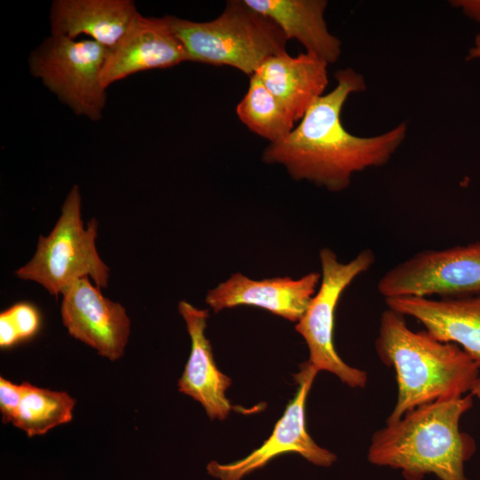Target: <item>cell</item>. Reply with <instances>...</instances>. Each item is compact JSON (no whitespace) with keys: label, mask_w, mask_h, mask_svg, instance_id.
Listing matches in <instances>:
<instances>
[{"label":"cell","mask_w":480,"mask_h":480,"mask_svg":"<svg viewBox=\"0 0 480 480\" xmlns=\"http://www.w3.org/2000/svg\"><path fill=\"white\" fill-rule=\"evenodd\" d=\"M167 19L188 61L229 66L251 76L270 57L287 53L283 30L244 0L228 1L221 14L210 21Z\"/></svg>","instance_id":"277c9868"},{"label":"cell","mask_w":480,"mask_h":480,"mask_svg":"<svg viewBox=\"0 0 480 480\" xmlns=\"http://www.w3.org/2000/svg\"><path fill=\"white\" fill-rule=\"evenodd\" d=\"M333 90L319 97L284 140L269 143L262 155L268 164H283L296 180H306L337 192L352 176L386 164L404 140L406 123L372 137H359L341 123L342 108L354 92L366 88L363 75L351 68L335 73Z\"/></svg>","instance_id":"6da1fadb"},{"label":"cell","mask_w":480,"mask_h":480,"mask_svg":"<svg viewBox=\"0 0 480 480\" xmlns=\"http://www.w3.org/2000/svg\"><path fill=\"white\" fill-rule=\"evenodd\" d=\"M480 59V32L476 35L474 45L468 50L466 60Z\"/></svg>","instance_id":"603a6c76"},{"label":"cell","mask_w":480,"mask_h":480,"mask_svg":"<svg viewBox=\"0 0 480 480\" xmlns=\"http://www.w3.org/2000/svg\"><path fill=\"white\" fill-rule=\"evenodd\" d=\"M321 280L305 314L297 322L296 331L305 340L309 352L308 362L318 372L335 374L350 388H364L367 373L346 364L333 342L335 310L343 292L375 261L371 249H364L349 260H338L335 252L323 248L319 252Z\"/></svg>","instance_id":"52a82bcc"},{"label":"cell","mask_w":480,"mask_h":480,"mask_svg":"<svg viewBox=\"0 0 480 480\" xmlns=\"http://www.w3.org/2000/svg\"><path fill=\"white\" fill-rule=\"evenodd\" d=\"M61 295L60 316L69 335L110 361L122 357L131 332L125 308L103 296L89 277L76 280Z\"/></svg>","instance_id":"30bf717a"},{"label":"cell","mask_w":480,"mask_h":480,"mask_svg":"<svg viewBox=\"0 0 480 480\" xmlns=\"http://www.w3.org/2000/svg\"><path fill=\"white\" fill-rule=\"evenodd\" d=\"M138 13L132 0H55L50 11L51 35L73 39L86 35L110 50Z\"/></svg>","instance_id":"9a60e30c"},{"label":"cell","mask_w":480,"mask_h":480,"mask_svg":"<svg viewBox=\"0 0 480 480\" xmlns=\"http://www.w3.org/2000/svg\"><path fill=\"white\" fill-rule=\"evenodd\" d=\"M375 350L394 369L397 383L386 423L424 404L467 395L480 376L477 364L459 346L411 330L404 316L390 308L381 314Z\"/></svg>","instance_id":"3957f363"},{"label":"cell","mask_w":480,"mask_h":480,"mask_svg":"<svg viewBox=\"0 0 480 480\" xmlns=\"http://www.w3.org/2000/svg\"><path fill=\"white\" fill-rule=\"evenodd\" d=\"M81 204L80 190L75 185L52 230L39 236L32 259L16 270L19 278L41 284L55 297L83 277H91L100 288L108 287L109 268L96 248L98 222L93 218L84 227Z\"/></svg>","instance_id":"5b68a950"},{"label":"cell","mask_w":480,"mask_h":480,"mask_svg":"<svg viewBox=\"0 0 480 480\" xmlns=\"http://www.w3.org/2000/svg\"><path fill=\"white\" fill-rule=\"evenodd\" d=\"M188 61L167 16L136 15L118 44L108 50L100 80L107 89L112 84L138 72L169 68Z\"/></svg>","instance_id":"8fae6325"},{"label":"cell","mask_w":480,"mask_h":480,"mask_svg":"<svg viewBox=\"0 0 480 480\" xmlns=\"http://www.w3.org/2000/svg\"><path fill=\"white\" fill-rule=\"evenodd\" d=\"M108 49L91 39L51 35L28 58L31 75L77 116L102 117L107 101L100 80Z\"/></svg>","instance_id":"8992f818"},{"label":"cell","mask_w":480,"mask_h":480,"mask_svg":"<svg viewBox=\"0 0 480 480\" xmlns=\"http://www.w3.org/2000/svg\"><path fill=\"white\" fill-rule=\"evenodd\" d=\"M23 384L22 398L12 423L28 436L46 434L72 420L76 400L68 393Z\"/></svg>","instance_id":"d6986e66"},{"label":"cell","mask_w":480,"mask_h":480,"mask_svg":"<svg viewBox=\"0 0 480 480\" xmlns=\"http://www.w3.org/2000/svg\"><path fill=\"white\" fill-rule=\"evenodd\" d=\"M385 302L388 308L416 319L436 340L459 346L480 369V294L440 299L404 296Z\"/></svg>","instance_id":"4fadbf2b"},{"label":"cell","mask_w":480,"mask_h":480,"mask_svg":"<svg viewBox=\"0 0 480 480\" xmlns=\"http://www.w3.org/2000/svg\"><path fill=\"white\" fill-rule=\"evenodd\" d=\"M328 63L305 52L268 59L255 73L291 115L300 121L328 84Z\"/></svg>","instance_id":"2e32d148"},{"label":"cell","mask_w":480,"mask_h":480,"mask_svg":"<svg viewBox=\"0 0 480 480\" xmlns=\"http://www.w3.org/2000/svg\"><path fill=\"white\" fill-rule=\"evenodd\" d=\"M450 3L469 19L480 22V0H452Z\"/></svg>","instance_id":"7402d4cb"},{"label":"cell","mask_w":480,"mask_h":480,"mask_svg":"<svg viewBox=\"0 0 480 480\" xmlns=\"http://www.w3.org/2000/svg\"><path fill=\"white\" fill-rule=\"evenodd\" d=\"M41 327V315L29 302H17L0 314V347L8 348L34 337Z\"/></svg>","instance_id":"ffe728a7"},{"label":"cell","mask_w":480,"mask_h":480,"mask_svg":"<svg viewBox=\"0 0 480 480\" xmlns=\"http://www.w3.org/2000/svg\"><path fill=\"white\" fill-rule=\"evenodd\" d=\"M254 11L268 17L287 39L299 41L306 52L328 64L341 54V42L328 29L324 20L325 0H244Z\"/></svg>","instance_id":"e0dca14e"},{"label":"cell","mask_w":480,"mask_h":480,"mask_svg":"<svg viewBox=\"0 0 480 480\" xmlns=\"http://www.w3.org/2000/svg\"><path fill=\"white\" fill-rule=\"evenodd\" d=\"M178 309L191 340V350L178 381L179 391L199 402L211 420H225L232 410L226 396L231 379L216 366L212 346L205 336L208 309H200L186 300Z\"/></svg>","instance_id":"5bb4252c"},{"label":"cell","mask_w":480,"mask_h":480,"mask_svg":"<svg viewBox=\"0 0 480 480\" xmlns=\"http://www.w3.org/2000/svg\"><path fill=\"white\" fill-rule=\"evenodd\" d=\"M321 273L311 272L298 279L289 276L262 280L236 273L210 290L205 302L213 312L237 306L258 307L284 319L298 322L316 292Z\"/></svg>","instance_id":"7c38bea8"},{"label":"cell","mask_w":480,"mask_h":480,"mask_svg":"<svg viewBox=\"0 0 480 480\" xmlns=\"http://www.w3.org/2000/svg\"><path fill=\"white\" fill-rule=\"evenodd\" d=\"M470 393L480 400V376L475 383Z\"/></svg>","instance_id":"cb8c5ba5"},{"label":"cell","mask_w":480,"mask_h":480,"mask_svg":"<svg viewBox=\"0 0 480 480\" xmlns=\"http://www.w3.org/2000/svg\"><path fill=\"white\" fill-rule=\"evenodd\" d=\"M317 372L308 361L303 363L294 377L298 384L297 392L269 438L239 460L230 463L210 461L206 467L208 474L218 480H242L252 472L262 468L273 459L287 452L298 453L316 466H332L337 460L336 455L319 446L306 429V400Z\"/></svg>","instance_id":"9c48e42d"},{"label":"cell","mask_w":480,"mask_h":480,"mask_svg":"<svg viewBox=\"0 0 480 480\" xmlns=\"http://www.w3.org/2000/svg\"><path fill=\"white\" fill-rule=\"evenodd\" d=\"M24 390V384H15L3 377L0 378V412L4 423H12Z\"/></svg>","instance_id":"44dd1931"},{"label":"cell","mask_w":480,"mask_h":480,"mask_svg":"<svg viewBox=\"0 0 480 480\" xmlns=\"http://www.w3.org/2000/svg\"><path fill=\"white\" fill-rule=\"evenodd\" d=\"M377 290L384 299L480 294V241L419 252L388 270Z\"/></svg>","instance_id":"ba28073f"},{"label":"cell","mask_w":480,"mask_h":480,"mask_svg":"<svg viewBox=\"0 0 480 480\" xmlns=\"http://www.w3.org/2000/svg\"><path fill=\"white\" fill-rule=\"evenodd\" d=\"M472 405L470 393L408 411L372 435L368 461L399 469L405 480H422L429 474L439 480H468L465 463L476 444L460 430V421Z\"/></svg>","instance_id":"7a4b0ae2"},{"label":"cell","mask_w":480,"mask_h":480,"mask_svg":"<svg viewBox=\"0 0 480 480\" xmlns=\"http://www.w3.org/2000/svg\"><path fill=\"white\" fill-rule=\"evenodd\" d=\"M236 114L249 130L270 143L284 140L294 128L295 121L256 74L250 76Z\"/></svg>","instance_id":"ac0fdd59"}]
</instances>
